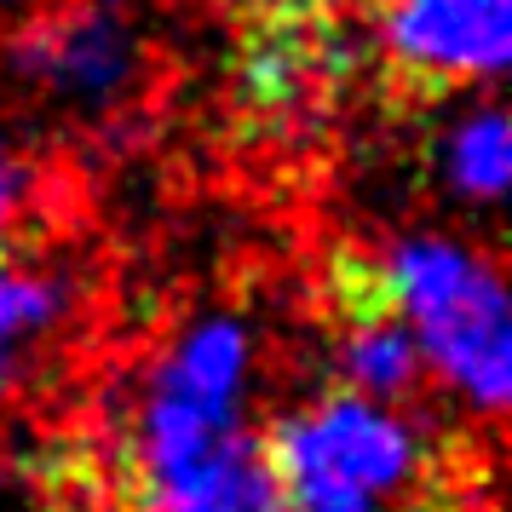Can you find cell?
I'll use <instances>...</instances> for the list:
<instances>
[{"instance_id":"2","label":"cell","mask_w":512,"mask_h":512,"mask_svg":"<svg viewBox=\"0 0 512 512\" xmlns=\"http://www.w3.org/2000/svg\"><path fill=\"white\" fill-rule=\"evenodd\" d=\"M277 512H443V455L397 403L328 386L259 443Z\"/></svg>"},{"instance_id":"1","label":"cell","mask_w":512,"mask_h":512,"mask_svg":"<svg viewBox=\"0 0 512 512\" xmlns=\"http://www.w3.org/2000/svg\"><path fill=\"white\" fill-rule=\"evenodd\" d=\"M254 334L202 317L167 351L139 409L133 489L139 512H277L259 443L242 438Z\"/></svg>"},{"instance_id":"9","label":"cell","mask_w":512,"mask_h":512,"mask_svg":"<svg viewBox=\"0 0 512 512\" xmlns=\"http://www.w3.org/2000/svg\"><path fill=\"white\" fill-rule=\"evenodd\" d=\"M29 162L6 144V133H0V248H6V231L24 219V208H29Z\"/></svg>"},{"instance_id":"8","label":"cell","mask_w":512,"mask_h":512,"mask_svg":"<svg viewBox=\"0 0 512 512\" xmlns=\"http://www.w3.org/2000/svg\"><path fill=\"white\" fill-rule=\"evenodd\" d=\"M438 162H443V179L455 196L466 202H501L507 196V179H512V139H507V116L484 104V110H466L438 144Z\"/></svg>"},{"instance_id":"10","label":"cell","mask_w":512,"mask_h":512,"mask_svg":"<svg viewBox=\"0 0 512 512\" xmlns=\"http://www.w3.org/2000/svg\"><path fill=\"white\" fill-rule=\"evenodd\" d=\"M484 512H495V507H484Z\"/></svg>"},{"instance_id":"5","label":"cell","mask_w":512,"mask_h":512,"mask_svg":"<svg viewBox=\"0 0 512 512\" xmlns=\"http://www.w3.org/2000/svg\"><path fill=\"white\" fill-rule=\"evenodd\" d=\"M18 70L58 104L98 110L116 104L139 75V35L110 6H75L18 41Z\"/></svg>"},{"instance_id":"7","label":"cell","mask_w":512,"mask_h":512,"mask_svg":"<svg viewBox=\"0 0 512 512\" xmlns=\"http://www.w3.org/2000/svg\"><path fill=\"white\" fill-rule=\"evenodd\" d=\"M70 317V282L0 259V380L18 374Z\"/></svg>"},{"instance_id":"11","label":"cell","mask_w":512,"mask_h":512,"mask_svg":"<svg viewBox=\"0 0 512 512\" xmlns=\"http://www.w3.org/2000/svg\"><path fill=\"white\" fill-rule=\"evenodd\" d=\"M0 259H6V254H0Z\"/></svg>"},{"instance_id":"3","label":"cell","mask_w":512,"mask_h":512,"mask_svg":"<svg viewBox=\"0 0 512 512\" xmlns=\"http://www.w3.org/2000/svg\"><path fill=\"white\" fill-rule=\"evenodd\" d=\"M386 300L409 323L420 363L443 374V386L466 397V409L501 415L512 386V323L501 271L478 248L449 236H403L386 259H374Z\"/></svg>"},{"instance_id":"6","label":"cell","mask_w":512,"mask_h":512,"mask_svg":"<svg viewBox=\"0 0 512 512\" xmlns=\"http://www.w3.org/2000/svg\"><path fill=\"white\" fill-rule=\"evenodd\" d=\"M328 288H334V334H340L334 346L340 386L374 403H403L420 380V351L409 340V323L386 300L374 259L340 254Z\"/></svg>"},{"instance_id":"4","label":"cell","mask_w":512,"mask_h":512,"mask_svg":"<svg viewBox=\"0 0 512 512\" xmlns=\"http://www.w3.org/2000/svg\"><path fill=\"white\" fill-rule=\"evenodd\" d=\"M380 52L409 87L455 93L507 70L512 0H386Z\"/></svg>"}]
</instances>
